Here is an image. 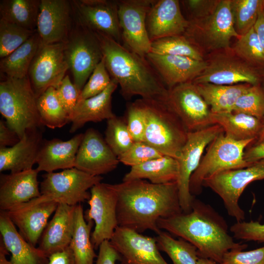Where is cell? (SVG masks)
<instances>
[{"label": "cell", "instance_id": "cell-1", "mask_svg": "<svg viewBox=\"0 0 264 264\" xmlns=\"http://www.w3.org/2000/svg\"><path fill=\"white\" fill-rule=\"evenodd\" d=\"M118 195V226L141 233L161 231L158 220L182 212L176 182L156 184L136 179L113 184Z\"/></svg>", "mask_w": 264, "mask_h": 264}, {"label": "cell", "instance_id": "cell-2", "mask_svg": "<svg viewBox=\"0 0 264 264\" xmlns=\"http://www.w3.org/2000/svg\"><path fill=\"white\" fill-rule=\"evenodd\" d=\"M158 226L160 230L194 245L199 258L209 259L219 264L228 251L244 250L247 247L246 244L234 241L222 216L210 205L196 198L190 212L160 219Z\"/></svg>", "mask_w": 264, "mask_h": 264}, {"label": "cell", "instance_id": "cell-3", "mask_svg": "<svg viewBox=\"0 0 264 264\" xmlns=\"http://www.w3.org/2000/svg\"><path fill=\"white\" fill-rule=\"evenodd\" d=\"M94 33L106 68L111 79L120 86V93L125 99L139 95L143 99L166 103L168 89L146 57L102 33Z\"/></svg>", "mask_w": 264, "mask_h": 264}, {"label": "cell", "instance_id": "cell-4", "mask_svg": "<svg viewBox=\"0 0 264 264\" xmlns=\"http://www.w3.org/2000/svg\"><path fill=\"white\" fill-rule=\"evenodd\" d=\"M144 114L146 129L144 142L162 154L178 159L188 132L166 103L137 99Z\"/></svg>", "mask_w": 264, "mask_h": 264}, {"label": "cell", "instance_id": "cell-5", "mask_svg": "<svg viewBox=\"0 0 264 264\" xmlns=\"http://www.w3.org/2000/svg\"><path fill=\"white\" fill-rule=\"evenodd\" d=\"M3 75L0 82V112L21 138L27 130L43 127L37 98L28 76L18 79Z\"/></svg>", "mask_w": 264, "mask_h": 264}, {"label": "cell", "instance_id": "cell-6", "mask_svg": "<svg viewBox=\"0 0 264 264\" xmlns=\"http://www.w3.org/2000/svg\"><path fill=\"white\" fill-rule=\"evenodd\" d=\"M255 140H236L226 136L223 131L209 145L189 183L191 194L194 197L202 192L206 180L223 171L247 167L253 163L244 159V149Z\"/></svg>", "mask_w": 264, "mask_h": 264}, {"label": "cell", "instance_id": "cell-7", "mask_svg": "<svg viewBox=\"0 0 264 264\" xmlns=\"http://www.w3.org/2000/svg\"><path fill=\"white\" fill-rule=\"evenodd\" d=\"M64 51L73 82L80 93L103 57L99 40L93 31L75 17L73 27L64 43Z\"/></svg>", "mask_w": 264, "mask_h": 264}, {"label": "cell", "instance_id": "cell-8", "mask_svg": "<svg viewBox=\"0 0 264 264\" xmlns=\"http://www.w3.org/2000/svg\"><path fill=\"white\" fill-rule=\"evenodd\" d=\"M184 36L200 51L227 49L232 38L241 37L233 21L230 0H220L215 12L205 18L190 21Z\"/></svg>", "mask_w": 264, "mask_h": 264}, {"label": "cell", "instance_id": "cell-9", "mask_svg": "<svg viewBox=\"0 0 264 264\" xmlns=\"http://www.w3.org/2000/svg\"><path fill=\"white\" fill-rule=\"evenodd\" d=\"M43 177L40 185L41 196L48 200L71 206L88 201L90 197L88 190L103 178L76 168L46 173Z\"/></svg>", "mask_w": 264, "mask_h": 264}, {"label": "cell", "instance_id": "cell-10", "mask_svg": "<svg viewBox=\"0 0 264 264\" xmlns=\"http://www.w3.org/2000/svg\"><path fill=\"white\" fill-rule=\"evenodd\" d=\"M264 179V160H261L245 168L217 174L204 181L203 186L220 196L228 214L239 222L245 219V213L239 204L241 196L250 183Z\"/></svg>", "mask_w": 264, "mask_h": 264}, {"label": "cell", "instance_id": "cell-11", "mask_svg": "<svg viewBox=\"0 0 264 264\" xmlns=\"http://www.w3.org/2000/svg\"><path fill=\"white\" fill-rule=\"evenodd\" d=\"M223 132L218 124L188 132L186 142L177 159L178 176L176 181L180 207L183 213L191 211L195 197L190 191V178L198 168L203 153L211 142Z\"/></svg>", "mask_w": 264, "mask_h": 264}, {"label": "cell", "instance_id": "cell-12", "mask_svg": "<svg viewBox=\"0 0 264 264\" xmlns=\"http://www.w3.org/2000/svg\"><path fill=\"white\" fill-rule=\"evenodd\" d=\"M89 208L85 214L86 220L95 224L91 239L97 249L105 241H110L118 226L117 217V193L113 184L99 182L90 189Z\"/></svg>", "mask_w": 264, "mask_h": 264}, {"label": "cell", "instance_id": "cell-13", "mask_svg": "<svg viewBox=\"0 0 264 264\" xmlns=\"http://www.w3.org/2000/svg\"><path fill=\"white\" fill-rule=\"evenodd\" d=\"M155 0H119L117 11L124 46L146 57L151 42L146 24L147 13Z\"/></svg>", "mask_w": 264, "mask_h": 264}, {"label": "cell", "instance_id": "cell-14", "mask_svg": "<svg viewBox=\"0 0 264 264\" xmlns=\"http://www.w3.org/2000/svg\"><path fill=\"white\" fill-rule=\"evenodd\" d=\"M68 70L64 43L41 44L27 75L37 98L50 87L57 88Z\"/></svg>", "mask_w": 264, "mask_h": 264}, {"label": "cell", "instance_id": "cell-15", "mask_svg": "<svg viewBox=\"0 0 264 264\" xmlns=\"http://www.w3.org/2000/svg\"><path fill=\"white\" fill-rule=\"evenodd\" d=\"M166 104L188 132L213 125L210 109L192 82L178 84L168 89Z\"/></svg>", "mask_w": 264, "mask_h": 264}, {"label": "cell", "instance_id": "cell-16", "mask_svg": "<svg viewBox=\"0 0 264 264\" xmlns=\"http://www.w3.org/2000/svg\"><path fill=\"white\" fill-rule=\"evenodd\" d=\"M74 22L71 0H41L36 31L42 44L64 43Z\"/></svg>", "mask_w": 264, "mask_h": 264}, {"label": "cell", "instance_id": "cell-17", "mask_svg": "<svg viewBox=\"0 0 264 264\" xmlns=\"http://www.w3.org/2000/svg\"><path fill=\"white\" fill-rule=\"evenodd\" d=\"M120 264H169L161 255L155 238L118 226L110 241Z\"/></svg>", "mask_w": 264, "mask_h": 264}, {"label": "cell", "instance_id": "cell-18", "mask_svg": "<svg viewBox=\"0 0 264 264\" xmlns=\"http://www.w3.org/2000/svg\"><path fill=\"white\" fill-rule=\"evenodd\" d=\"M76 19L94 32L102 33L121 43L117 0H71Z\"/></svg>", "mask_w": 264, "mask_h": 264}, {"label": "cell", "instance_id": "cell-19", "mask_svg": "<svg viewBox=\"0 0 264 264\" xmlns=\"http://www.w3.org/2000/svg\"><path fill=\"white\" fill-rule=\"evenodd\" d=\"M59 203L41 195L27 202L6 211L24 239L37 246L40 237Z\"/></svg>", "mask_w": 264, "mask_h": 264}, {"label": "cell", "instance_id": "cell-20", "mask_svg": "<svg viewBox=\"0 0 264 264\" xmlns=\"http://www.w3.org/2000/svg\"><path fill=\"white\" fill-rule=\"evenodd\" d=\"M119 161L102 135L93 128L84 133L75 168L94 176H101L116 168Z\"/></svg>", "mask_w": 264, "mask_h": 264}, {"label": "cell", "instance_id": "cell-21", "mask_svg": "<svg viewBox=\"0 0 264 264\" xmlns=\"http://www.w3.org/2000/svg\"><path fill=\"white\" fill-rule=\"evenodd\" d=\"M206 62L205 68L193 81V83L219 85H258L259 77L257 73L240 58L220 55Z\"/></svg>", "mask_w": 264, "mask_h": 264}, {"label": "cell", "instance_id": "cell-22", "mask_svg": "<svg viewBox=\"0 0 264 264\" xmlns=\"http://www.w3.org/2000/svg\"><path fill=\"white\" fill-rule=\"evenodd\" d=\"M189 24L178 0H155L146 17V28L151 43L167 37L183 35Z\"/></svg>", "mask_w": 264, "mask_h": 264}, {"label": "cell", "instance_id": "cell-23", "mask_svg": "<svg viewBox=\"0 0 264 264\" xmlns=\"http://www.w3.org/2000/svg\"><path fill=\"white\" fill-rule=\"evenodd\" d=\"M146 58L170 89L174 86L192 82L205 68L207 62L183 56L149 53Z\"/></svg>", "mask_w": 264, "mask_h": 264}, {"label": "cell", "instance_id": "cell-24", "mask_svg": "<svg viewBox=\"0 0 264 264\" xmlns=\"http://www.w3.org/2000/svg\"><path fill=\"white\" fill-rule=\"evenodd\" d=\"M38 171L31 169L0 176V209L8 211L41 196Z\"/></svg>", "mask_w": 264, "mask_h": 264}, {"label": "cell", "instance_id": "cell-25", "mask_svg": "<svg viewBox=\"0 0 264 264\" xmlns=\"http://www.w3.org/2000/svg\"><path fill=\"white\" fill-rule=\"evenodd\" d=\"M76 206L59 203L44 229L37 247L48 257L69 246L74 229Z\"/></svg>", "mask_w": 264, "mask_h": 264}, {"label": "cell", "instance_id": "cell-26", "mask_svg": "<svg viewBox=\"0 0 264 264\" xmlns=\"http://www.w3.org/2000/svg\"><path fill=\"white\" fill-rule=\"evenodd\" d=\"M27 130L12 147L0 148V171L17 173L33 169L43 142L41 129Z\"/></svg>", "mask_w": 264, "mask_h": 264}, {"label": "cell", "instance_id": "cell-27", "mask_svg": "<svg viewBox=\"0 0 264 264\" xmlns=\"http://www.w3.org/2000/svg\"><path fill=\"white\" fill-rule=\"evenodd\" d=\"M84 133H78L70 139H43L37 155L36 169L38 172H53L59 169L75 168L76 155Z\"/></svg>", "mask_w": 264, "mask_h": 264}, {"label": "cell", "instance_id": "cell-28", "mask_svg": "<svg viewBox=\"0 0 264 264\" xmlns=\"http://www.w3.org/2000/svg\"><path fill=\"white\" fill-rule=\"evenodd\" d=\"M0 240L11 254L8 264H48V257L27 242L6 211L0 212Z\"/></svg>", "mask_w": 264, "mask_h": 264}, {"label": "cell", "instance_id": "cell-29", "mask_svg": "<svg viewBox=\"0 0 264 264\" xmlns=\"http://www.w3.org/2000/svg\"><path fill=\"white\" fill-rule=\"evenodd\" d=\"M113 79L100 94L78 101L70 116V133H74L89 122H99L108 120L115 115L112 110V94L118 87Z\"/></svg>", "mask_w": 264, "mask_h": 264}, {"label": "cell", "instance_id": "cell-30", "mask_svg": "<svg viewBox=\"0 0 264 264\" xmlns=\"http://www.w3.org/2000/svg\"><path fill=\"white\" fill-rule=\"evenodd\" d=\"M177 159L168 155L154 159L131 167L123 178V181L148 179L156 184L176 182L178 176Z\"/></svg>", "mask_w": 264, "mask_h": 264}, {"label": "cell", "instance_id": "cell-31", "mask_svg": "<svg viewBox=\"0 0 264 264\" xmlns=\"http://www.w3.org/2000/svg\"><path fill=\"white\" fill-rule=\"evenodd\" d=\"M213 124L219 125L224 134L236 140H256L262 127V120L245 113L234 111L212 113Z\"/></svg>", "mask_w": 264, "mask_h": 264}, {"label": "cell", "instance_id": "cell-32", "mask_svg": "<svg viewBox=\"0 0 264 264\" xmlns=\"http://www.w3.org/2000/svg\"><path fill=\"white\" fill-rule=\"evenodd\" d=\"M210 107L212 113L232 112L238 98L251 85L240 84L219 85L210 83L194 84Z\"/></svg>", "mask_w": 264, "mask_h": 264}, {"label": "cell", "instance_id": "cell-33", "mask_svg": "<svg viewBox=\"0 0 264 264\" xmlns=\"http://www.w3.org/2000/svg\"><path fill=\"white\" fill-rule=\"evenodd\" d=\"M94 224L93 221L86 220L82 205H77L73 232L69 245L75 264H94V259L97 257L91 239Z\"/></svg>", "mask_w": 264, "mask_h": 264}, {"label": "cell", "instance_id": "cell-34", "mask_svg": "<svg viewBox=\"0 0 264 264\" xmlns=\"http://www.w3.org/2000/svg\"><path fill=\"white\" fill-rule=\"evenodd\" d=\"M41 44L36 31L19 47L0 59V73L13 78L21 79L27 76L30 64Z\"/></svg>", "mask_w": 264, "mask_h": 264}, {"label": "cell", "instance_id": "cell-35", "mask_svg": "<svg viewBox=\"0 0 264 264\" xmlns=\"http://www.w3.org/2000/svg\"><path fill=\"white\" fill-rule=\"evenodd\" d=\"M41 0H1L0 19L36 30Z\"/></svg>", "mask_w": 264, "mask_h": 264}, {"label": "cell", "instance_id": "cell-36", "mask_svg": "<svg viewBox=\"0 0 264 264\" xmlns=\"http://www.w3.org/2000/svg\"><path fill=\"white\" fill-rule=\"evenodd\" d=\"M37 106L43 126L54 129L70 122V116L60 102L54 87L48 88L37 98Z\"/></svg>", "mask_w": 264, "mask_h": 264}, {"label": "cell", "instance_id": "cell-37", "mask_svg": "<svg viewBox=\"0 0 264 264\" xmlns=\"http://www.w3.org/2000/svg\"><path fill=\"white\" fill-rule=\"evenodd\" d=\"M155 238L159 250L166 253L173 264H197L198 250L191 243L182 238L176 239L162 230Z\"/></svg>", "mask_w": 264, "mask_h": 264}, {"label": "cell", "instance_id": "cell-38", "mask_svg": "<svg viewBox=\"0 0 264 264\" xmlns=\"http://www.w3.org/2000/svg\"><path fill=\"white\" fill-rule=\"evenodd\" d=\"M150 52L160 55L187 56L204 60L201 51L184 35L167 37L152 42Z\"/></svg>", "mask_w": 264, "mask_h": 264}, {"label": "cell", "instance_id": "cell-39", "mask_svg": "<svg viewBox=\"0 0 264 264\" xmlns=\"http://www.w3.org/2000/svg\"><path fill=\"white\" fill-rule=\"evenodd\" d=\"M262 3L261 0H230L234 28L240 36L254 26L262 8Z\"/></svg>", "mask_w": 264, "mask_h": 264}, {"label": "cell", "instance_id": "cell-40", "mask_svg": "<svg viewBox=\"0 0 264 264\" xmlns=\"http://www.w3.org/2000/svg\"><path fill=\"white\" fill-rule=\"evenodd\" d=\"M105 140L117 157L126 152L134 142L126 121L116 115L107 120Z\"/></svg>", "mask_w": 264, "mask_h": 264}, {"label": "cell", "instance_id": "cell-41", "mask_svg": "<svg viewBox=\"0 0 264 264\" xmlns=\"http://www.w3.org/2000/svg\"><path fill=\"white\" fill-rule=\"evenodd\" d=\"M36 31L0 19V58L7 56L17 49Z\"/></svg>", "mask_w": 264, "mask_h": 264}, {"label": "cell", "instance_id": "cell-42", "mask_svg": "<svg viewBox=\"0 0 264 264\" xmlns=\"http://www.w3.org/2000/svg\"><path fill=\"white\" fill-rule=\"evenodd\" d=\"M233 111L245 113L262 120L264 116V90L251 85L237 99Z\"/></svg>", "mask_w": 264, "mask_h": 264}, {"label": "cell", "instance_id": "cell-43", "mask_svg": "<svg viewBox=\"0 0 264 264\" xmlns=\"http://www.w3.org/2000/svg\"><path fill=\"white\" fill-rule=\"evenodd\" d=\"M233 50L237 57L246 62L264 63V51L253 27L238 39Z\"/></svg>", "mask_w": 264, "mask_h": 264}, {"label": "cell", "instance_id": "cell-44", "mask_svg": "<svg viewBox=\"0 0 264 264\" xmlns=\"http://www.w3.org/2000/svg\"><path fill=\"white\" fill-rule=\"evenodd\" d=\"M163 155L150 145L141 141L134 142L126 152L118 158L120 162L133 167Z\"/></svg>", "mask_w": 264, "mask_h": 264}, {"label": "cell", "instance_id": "cell-45", "mask_svg": "<svg viewBox=\"0 0 264 264\" xmlns=\"http://www.w3.org/2000/svg\"><path fill=\"white\" fill-rule=\"evenodd\" d=\"M111 81V78L106 68L103 57L81 90L78 101L100 94L108 87Z\"/></svg>", "mask_w": 264, "mask_h": 264}, {"label": "cell", "instance_id": "cell-46", "mask_svg": "<svg viewBox=\"0 0 264 264\" xmlns=\"http://www.w3.org/2000/svg\"><path fill=\"white\" fill-rule=\"evenodd\" d=\"M126 116L128 128L134 141H144L145 118L143 110L137 100L127 105Z\"/></svg>", "mask_w": 264, "mask_h": 264}, {"label": "cell", "instance_id": "cell-47", "mask_svg": "<svg viewBox=\"0 0 264 264\" xmlns=\"http://www.w3.org/2000/svg\"><path fill=\"white\" fill-rule=\"evenodd\" d=\"M234 238L246 241L258 242H264V223L259 221H239L230 228Z\"/></svg>", "mask_w": 264, "mask_h": 264}, {"label": "cell", "instance_id": "cell-48", "mask_svg": "<svg viewBox=\"0 0 264 264\" xmlns=\"http://www.w3.org/2000/svg\"><path fill=\"white\" fill-rule=\"evenodd\" d=\"M220 264H264V246L246 251L240 249L230 250Z\"/></svg>", "mask_w": 264, "mask_h": 264}, {"label": "cell", "instance_id": "cell-49", "mask_svg": "<svg viewBox=\"0 0 264 264\" xmlns=\"http://www.w3.org/2000/svg\"><path fill=\"white\" fill-rule=\"evenodd\" d=\"M220 0H185L179 1L188 17V21L198 20L213 14Z\"/></svg>", "mask_w": 264, "mask_h": 264}, {"label": "cell", "instance_id": "cell-50", "mask_svg": "<svg viewBox=\"0 0 264 264\" xmlns=\"http://www.w3.org/2000/svg\"><path fill=\"white\" fill-rule=\"evenodd\" d=\"M56 91L60 102L70 118L78 102L80 92L68 75H66L62 80Z\"/></svg>", "mask_w": 264, "mask_h": 264}, {"label": "cell", "instance_id": "cell-51", "mask_svg": "<svg viewBox=\"0 0 264 264\" xmlns=\"http://www.w3.org/2000/svg\"><path fill=\"white\" fill-rule=\"evenodd\" d=\"M98 254L95 264H115L120 257L109 241L103 242L99 247Z\"/></svg>", "mask_w": 264, "mask_h": 264}, {"label": "cell", "instance_id": "cell-52", "mask_svg": "<svg viewBox=\"0 0 264 264\" xmlns=\"http://www.w3.org/2000/svg\"><path fill=\"white\" fill-rule=\"evenodd\" d=\"M20 139L17 133L8 126L5 120H0V148L12 147Z\"/></svg>", "mask_w": 264, "mask_h": 264}, {"label": "cell", "instance_id": "cell-53", "mask_svg": "<svg viewBox=\"0 0 264 264\" xmlns=\"http://www.w3.org/2000/svg\"><path fill=\"white\" fill-rule=\"evenodd\" d=\"M48 264H75L73 254L69 246L62 251L51 255L48 257Z\"/></svg>", "mask_w": 264, "mask_h": 264}, {"label": "cell", "instance_id": "cell-54", "mask_svg": "<svg viewBox=\"0 0 264 264\" xmlns=\"http://www.w3.org/2000/svg\"><path fill=\"white\" fill-rule=\"evenodd\" d=\"M244 160L253 163L261 160H264V142L255 144L249 148L244 154Z\"/></svg>", "mask_w": 264, "mask_h": 264}, {"label": "cell", "instance_id": "cell-55", "mask_svg": "<svg viewBox=\"0 0 264 264\" xmlns=\"http://www.w3.org/2000/svg\"><path fill=\"white\" fill-rule=\"evenodd\" d=\"M253 27L264 51V13L262 8Z\"/></svg>", "mask_w": 264, "mask_h": 264}, {"label": "cell", "instance_id": "cell-56", "mask_svg": "<svg viewBox=\"0 0 264 264\" xmlns=\"http://www.w3.org/2000/svg\"><path fill=\"white\" fill-rule=\"evenodd\" d=\"M9 252L0 240V264H8L9 261L6 259V255Z\"/></svg>", "mask_w": 264, "mask_h": 264}, {"label": "cell", "instance_id": "cell-57", "mask_svg": "<svg viewBox=\"0 0 264 264\" xmlns=\"http://www.w3.org/2000/svg\"><path fill=\"white\" fill-rule=\"evenodd\" d=\"M263 124L261 131L257 137L255 144L260 143L264 142V116L262 119Z\"/></svg>", "mask_w": 264, "mask_h": 264}, {"label": "cell", "instance_id": "cell-58", "mask_svg": "<svg viewBox=\"0 0 264 264\" xmlns=\"http://www.w3.org/2000/svg\"><path fill=\"white\" fill-rule=\"evenodd\" d=\"M197 264H220L212 260L206 258H199Z\"/></svg>", "mask_w": 264, "mask_h": 264}, {"label": "cell", "instance_id": "cell-59", "mask_svg": "<svg viewBox=\"0 0 264 264\" xmlns=\"http://www.w3.org/2000/svg\"><path fill=\"white\" fill-rule=\"evenodd\" d=\"M262 11H263V13H264V0H262Z\"/></svg>", "mask_w": 264, "mask_h": 264}]
</instances>
